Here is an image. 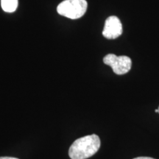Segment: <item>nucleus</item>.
<instances>
[{"instance_id":"4","label":"nucleus","mask_w":159,"mask_h":159,"mask_svg":"<svg viewBox=\"0 0 159 159\" xmlns=\"http://www.w3.org/2000/svg\"><path fill=\"white\" fill-rule=\"evenodd\" d=\"M122 25L118 17L109 16L105 20L102 35L107 39H115L122 34Z\"/></svg>"},{"instance_id":"5","label":"nucleus","mask_w":159,"mask_h":159,"mask_svg":"<svg viewBox=\"0 0 159 159\" xmlns=\"http://www.w3.org/2000/svg\"><path fill=\"white\" fill-rule=\"evenodd\" d=\"M2 8L7 13H13L18 7V0H1Z\"/></svg>"},{"instance_id":"6","label":"nucleus","mask_w":159,"mask_h":159,"mask_svg":"<svg viewBox=\"0 0 159 159\" xmlns=\"http://www.w3.org/2000/svg\"><path fill=\"white\" fill-rule=\"evenodd\" d=\"M134 159H155L150 157H138V158H135Z\"/></svg>"},{"instance_id":"8","label":"nucleus","mask_w":159,"mask_h":159,"mask_svg":"<svg viewBox=\"0 0 159 159\" xmlns=\"http://www.w3.org/2000/svg\"><path fill=\"white\" fill-rule=\"evenodd\" d=\"M155 112L158 113V109H156V110H155Z\"/></svg>"},{"instance_id":"9","label":"nucleus","mask_w":159,"mask_h":159,"mask_svg":"<svg viewBox=\"0 0 159 159\" xmlns=\"http://www.w3.org/2000/svg\"><path fill=\"white\" fill-rule=\"evenodd\" d=\"M158 113H159V107H158Z\"/></svg>"},{"instance_id":"2","label":"nucleus","mask_w":159,"mask_h":159,"mask_svg":"<svg viewBox=\"0 0 159 159\" xmlns=\"http://www.w3.org/2000/svg\"><path fill=\"white\" fill-rule=\"evenodd\" d=\"M88 7L86 0H64L57 7L58 14L71 19H80Z\"/></svg>"},{"instance_id":"3","label":"nucleus","mask_w":159,"mask_h":159,"mask_svg":"<svg viewBox=\"0 0 159 159\" xmlns=\"http://www.w3.org/2000/svg\"><path fill=\"white\" fill-rule=\"evenodd\" d=\"M105 64L110 66L115 74L122 75L128 73L130 70L132 61L125 55L117 56L114 54H108L103 58Z\"/></svg>"},{"instance_id":"1","label":"nucleus","mask_w":159,"mask_h":159,"mask_svg":"<svg viewBox=\"0 0 159 159\" xmlns=\"http://www.w3.org/2000/svg\"><path fill=\"white\" fill-rule=\"evenodd\" d=\"M100 139L96 134L75 140L71 145L69 156L71 159H86L96 153L100 148Z\"/></svg>"},{"instance_id":"7","label":"nucleus","mask_w":159,"mask_h":159,"mask_svg":"<svg viewBox=\"0 0 159 159\" xmlns=\"http://www.w3.org/2000/svg\"><path fill=\"white\" fill-rule=\"evenodd\" d=\"M0 159H19V158H13V157H0Z\"/></svg>"}]
</instances>
